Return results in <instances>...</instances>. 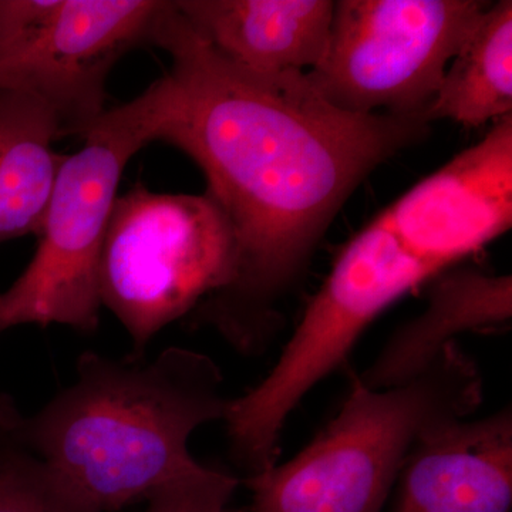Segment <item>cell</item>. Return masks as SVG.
Returning <instances> with one entry per match:
<instances>
[{
	"mask_svg": "<svg viewBox=\"0 0 512 512\" xmlns=\"http://www.w3.org/2000/svg\"><path fill=\"white\" fill-rule=\"evenodd\" d=\"M25 417L20 414L12 397L0 392V437L12 440L16 431L22 426Z\"/></svg>",
	"mask_w": 512,
	"mask_h": 512,
	"instance_id": "e0dca14e",
	"label": "cell"
},
{
	"mask_svg": "<svg viewBox=\"0 0 512 512\" xmlns=\"http://www.w3.org/2000/svg\"><path fill=\"white\" fill-rule=\"evenodd\" d=\"M202 40L258 76L308 73L328 46L332 0H175Z\"/></svg>",
	"mask_w": 512,
	"mask_h": 512,
	"instance_id": "30bf717a",
	"label": "cell"
},
{
	"mask_svg": "<svg viewBox=\"0 0 512 512\" xmlns=\"http://www.w3.org/2000/svg\"><path fill=\"white\" fill-rule=\"evenodd\" d=\"M0 512H100L45 461L18 444L0 447Z\"/></svg>",
	"mask_w": 512,
	"mask_h": 512,
	"instance_id": "5bb4252c",
	"label": "cell"
},
{
	"mask_svg": "<svg viewBox=\"0 0 512 512\" xmlns=\"http://www.w3.org/2000/svg\"><path fill=\"white\" fill-rule=\"evenodd\" d=\"M488 5L339 0L325 55L306 76L340 110L424 119L448 64Z\"/></svg>",
	"mask_w": 512,
	"mask_h": 512,
	"instance_id": "52a82bcc",
	"label": "cell"
},
{
	"mask_svg": "<svg viewBox=\"0 0 512 512\" xmlns=\"http://www.w3.org/2000/svg\"><path fill=\"white\" fill-rule=\"evenodd\" d=\"M512 225V114L384 208L350 239L258 386L231 399V454L256 474L274 464L286 419L338 369L367 326Z\"/></svg>",
	"mask_w": 512,
	"mask_h": 512,
	"instance_id": "7a4b0ae2",
	"label": "cell"
},
{
	"mask_svg": "<svg viewBox=\"0 0 512 512\" xmlns=\"http://www.w3.org/2000/svg\"><path fill=\"white\" fill-rule=\"evenodd\" d=\"M511 315L510 275L448 269L437 276L427 308L393 333L359 379L373 390L410 382L433 365L456 336L504 325Z\"/></svg>",
	"mask_w": 512,
	"mask_h": 512,
	"instance_id": "8fae6325",
	"label": "cell"
},
{
	"mask_svg": "<svg viewBox=\"0 0 512 512\" xmlns=\"http://www.w3.org/2000/svg\"><path fill=\"white\" fill-rule=\"evenodd\" d=\"M76 375L10 441L35 451L100 512L147 500L200 467L191 436L225 420L231 403L220 367L197 350L168 348L150 362L89 350Z\"/></svg>",
	"mask_w": 512,
	"mask_h": 512,
	"instance_id": "3957f363",
	"label": "cell"
},
{
	"mask_svg": "<svg viewBox=\"0 0 512 512\" xmlns=\"http://www.w3.org/2000/svg\"><path fill=\"white\" fill-rule=\"evenodd\" d=\"M237 487V478L201 464L148 495L144 512H225Z\"/></svg>",
	"mask_w": 512,
	"mask_h": 512,
	"instance_id": "9a60e30c",
	"label": "cell"
},
{
	"mask_svg": "<svg viewBox=\"0 0 512 512\" xmlns=\"http://www.w3.org/2000/svg\"><path fill=\"white\" fill-rule=\"evenodd\" d=\"M59 5L60 0H0V53L35 35Z\"/></svg>",
	"mask_w": 512,
	"mask_h": 512,
	"instance_id": "2e32d148",
	"label": "cell"
},
{
	"mask_svg": "<svg viewBox=\"0 0 512 512\" xmlns=\"http://www.w3.org/2000/svg\"><path fill=\"white\" fill-rule=\"evenodd\" d=\"M225 512H227V511H225ZM235 512H252V511L249 510V511H235Z\"/></svg>",
	"mask_w": 512,
	"mask_h": 512,
	"instance_id": "ac0fdd59",
	"label": "cell"
},
{
	"mask_svg": "<svg viewBox=\"0 0 512 512\" xmlns=\"http://www.w3.org/2000/svg\"><path fill=\"white\" fill-rule=\"evenodd\" d=\"M481 402L483 376L456 343L400 386L373 390L353 376L338 416L308 447L249 476L251 511L383 512L413 448Z\"/></svg>",
	"mask_w": 512,
	"mask_h": 512,
	"instance_id": "277c9868",
	"label": "cell"
},
{
	"mask_svg": "<svg viewBox=\"0 0 512 512\" xmlns=\"http://www.w3.org/2000/svg\"><path fill=\"white\" fill-rule=\"evenodd\" d=\"M512 113V2L490 3L448 64L427 123L453 120L481 127Z\"/></svg>",
	"mask_w": 512,
	"mask_h": 512,
	"instance_id": "4fadbf2b",
	"label": "cell"
},
{
	"mask_svg": "<svg viewBox=\"0 0 512 512\" xmlns=\"http://www.w3.org/2000/svg\"><path fill=\"white\" fill-rule=\"evenodd\" d=\"M396 485L393 512H512L510 407L424 437Z\"/></svg>",
	"mask_w": 512,
	"mask_h": 512,
	"instance_id": "9c48e42d",
	"label": "cell"
},
{
	"mask_svg": "<svg viewBox=\"0 0 512 512\" xmlns=\"http://www.w3.org/2000/svg\"><path fill=\"white\" fill-rule=\"evenodd\" d=\"M151 45L171 59L157 141L204 174L237 242V271L195 320L256 355L276 329L274 305L305 271L343 205L379 165L429 131L420 117L355 114L306 73L258 76L212 50L167 2Z\"/></svg>",
	"mask_w": 512,
	"mask_h": 512,
	"instance_id": "6da1fadb",
	"label": "cell"
},
{
	"mask_svg": "<svg viewBox=\"0 0 512 512\" xmlns=\"http://www.w3.org/2000/svg\"><path fill=\"white\" fill-rule=\"evenodd\" d=\"M237 271V242L207 192L160 194L143 183L119 195L101 249L100 301L143 360L161 330L212 295Z\"/></svg>",
	"mask_w": 512,
	"mask_h": 512,
	"instance_id": "8992f818",
	"label": "cell"
},
{
	"mask_svg": "<svg viewBox=\"0 0 512 512\" xmlns=\"http://www.w3.org/2000/svg\"><path fill=\"white\" fill-rule=\"evenodd\" d=\"M59 123L42 101L0 90V244L39 237L64 160Z\"/></svg>",
	"mask_w": 512,
	"mask_h": 512,
	"instance_id": "7c38bea8",
	"label": "cell"
},
{
	"mask_svg": "<svg viewBox=\"0 0 512 512\" xmlns=\"http://www.w3.org/2000/svg\"><path fill=\"white\" fill-rule=\"evenodd\" d=\"M167 0H60L35 35L0 53V90L29 94L63 136H84L106 113L107 79L143 43Z\"/></svg>",
	"mask_w": 512,
	"mask_h": 512,
	"instance_id": "ba28073f",
	"label": "cell"
},
{
	"mask_svg": "<svg viewBox=\"0 0 512 512\" xmlns=\"http://www.w3.org/2000/svg\"><path fill=\"white\" fill-rule=\"evenodd\" d=\"M168 94L164 74L130 103L106 110L83 147L64 157L35 255L0 293V335L23 325L99 328L101 249L121 177L131 158L157 141Z\"/></svg>",
	"mask_w": 512,
	"mask_h": 512,
	"instance_id": "5b68a950",
	"label": "cell"
}]
</instances>
